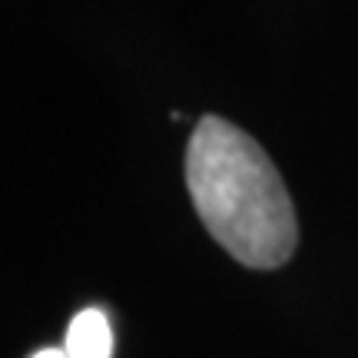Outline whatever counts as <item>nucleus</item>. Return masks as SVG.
Masks as SVG:
<instances>
[{
    "label": "nucleus",
    "mask_w": 358,
    "mask_h": 358,
    "mask_svg": "<svg viewBox=\"0 0 358 358\" xmlns=\"http://www.w3.org/2000/svg\"><path fill=\"white\" fill-rule=\"evenodd\" d=\"M186 189L209 236L249 268H279L299 245L292 196L266 150L222 116H199L186 146Z\"/></svg>",
    "instance_id": "obj_1"
},
{
    "label": "nucleus",
    "mask_w": 358,
    "mask_h": 358,
    "mask_svg": "<svg viewBox=\"0 0 358 358\" xmlns=\"http://www.w3.org/2000/svg\"><path fill=\"white\" fill-rule=\"evenodd\" d=\"M66 358H110L113 355V329L103 308H80L66 325L64 338Z\"/></svg>",
    "instance_id": "obj_2"
},
{
    "label": "nucleus",
    "mask_w": 358,
    "mask_h": 358,
    "mask_svg": "<svg viewBox=\"0 0 358 358\" xmlns=\"http://www.w3.org/2000/svg\"><path fill=\"white\" fill-rule=\"evenodd\" d=\"M30 358H66L64 348H40V352H34Z\"/></svg>",
    "instance_id": "obj_3"
}]
</instances>
